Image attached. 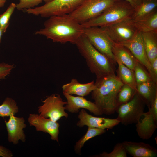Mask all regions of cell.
I'll use <instances>...</instances> for the list:
<instances>
[{"instance_id": "9a60e30c", "label": "cell", "mask_w": 157, "mask_h": 157, "mask_svg": "<svg viewBox=\"0 0 157 157\" xmlns=\"http://www.w3.org/2000/svg\"><path fill=\"white\" fill-rule=\"evenodd\" d=\"M136 131L140 138L144 140L150 139L157 128V117L149 109L143 112L136 123Z\"/></svg>"}, {"instance_id": "8992f818", "label": "cell", "mask_w": 157, "mask_h": 157, "mask_svg": "<svg viewBox=\"0 0 157 157\" xmlns=\"http://www.w3.org/2000/svg\"><path fill=\"white\" fill-rule=\"evenodd\" d=\"M118 0H85L69 14L81 24L99 15Z\"/></svg>"}, {"instance_id": "f546056e", "label": "cell", "mask_w": 157, "mask_h": 157, "mask_svg": "<svg viewBox=\"0 0 157 157\" xmlns=\"http://www.w3.org/2000/svg\"><path fill=\"white\" fill-rule=\"evenodd\" d=\"M16 8V4L11 3L6 11L0 15V27L4 33L7 29L9 24L10 17Z\"/></svg>"}, {"instance_id": "ac0fdd59", "label": "cell", "mask_w": 157, "mask_h": 157, "mask_svg": "<svg viewBox=\"0 0 157 157\" xmlns=\"http://www.w3.org/2000/svg\"><path fill=\"white\" fill-rule=\"evenodd\" d=\"M62 88L63 92L84 97L91 92L95 89V85L94 81L81 83L76 78H73L69 83L63 85Z\"/></svg>"}, {"instance_id": "6da1fadb", "label": "cell", "mask_w": 157, "mask_h": 157, "mask_svg": "<svg viewBox=\"0 0 157 157\" xmlns=\"http://www.w3.org/2000/svg\"><path fill=\"white\" fill-rule=\"evenodd\" d=\"M44 26L35 34L43 35L54 42L76 44L83 34L81 24L69 14L50 17L44 22Z\"/></svg>"}, {"instance_id": "2e32d148", "label": "cell", "mask_w": 157, "mask_h": 157, "mask_svg": "<svg viewBox=\"0 0 157 157\" xmlns=\"http://www.w3.org/2000/svg\"><path fill=\"white\" fill-rule=\"evenodd\" d=\"M9 117L8 121H5L8 142L15 145L18 144L19 140L25 142L26 136L23 129L26 127V125L24 118L16 117L14 115Z\"/></svg>"}, {"instance_id": "9c48e42d", "label": "cell", "mask_w": 157, "mask_h": 157, "mask_svg": "<svg viewBox=\"0 0 157 157\" xmlns=\"http://www.w3.org/2000/svg\"><path fill=\"white\" fill-rule=\"evenodd\" d=\"M100 27L112 42L117 44L131 39L138 31L131 18Z\"/></svg>"}, {"instance_id": "cb8c5ba5", "label": "cell", "mask_w": 157, "mask_h": 157, "mask_svg": "<svg viewBox=\"0 0 157 157\" xmlns=\"http://www.w3.org/2000/svg\"><path fill=\"white\" fill-rule=\"evenodd\" d=\"M157 0H142L139 8L135 11L131 19L133 22L147 16L157 8Z\"/></svg>"}, {"instance_id": "603a6c76", "label": "cell", "mask_w": 157, "mask_h": 157, "mask_svg": "<svg viewBox=\"0 0 157 157\" xmlns=\"http://www.w3.org/2000/svg\"><path fill=\"white\" fill-rule=\"evenodd\" d=\"M118 65L117 76L124 84H126L137 92V84L134 72L117 59H115Z\"/></svg>"}, {"instance_id": "ba28073f", "label": "cell", "mask_w": 157, "mask_h": 157, "mask_svg": "<svg viewBox=\"0 0 157 157\" xmlns=\"http://www.w3.org/2000/svg\"><path fill=\"white\" fill-rule=\"evenodd\" d=\"M145 105L143 99L137 92L131 100L119 106L116 111L117 118L120 123L125 126L136 124L144 112Z\"/></svg>"}, {"instance_id": "1f68e13d", "label": "cell", "mask_w": 157, "mask_h": 157, "mask_svg": "<svg viewBox=\"0 0 157 157\" xmlns=\"http://www.w3.org/2000/svg\"><path fill=\"white\" fill-rule=\"evenodd\" d=\"M13 65L0 63V80L5 78L10 74L13 68Z\"/></svg>"}, {"instance_id": "277c9868", "label": "cell", "mask_w": 157, "mask_h": 157, "mask_svg": "<svg viewBox=\"0 0 157 157\" xmlns=\"http://www.w3.org/2000/svg\"><path fill=\"white\" fill-rule=\"evenodd\" d=\"M135 11L125 0H118L97 16L81 24L83 28L103 27L128 18H131Z\"/></svg>"}, {"instance_id": "484cf974", "label": "cell", "mask_w": 157, "mask_h": 157, "mask_svg": "<svg viewBox=\"0 0 157 157\" xmlns=\"http://www.w3.org/2000/svg\"><path fill=\"white\" fill-rule=\"evenodd\" d=\"M19 111L16 102L11 98L7 97L0 105V117H10Z\"/></svg>"}, {"instance_id": "ffe728a7", "label": "cell", "mask_w": 157, "mask_h": 157, "mask_svg": "<svg viewBox=\"0 0 157 157\" xmlns=\"http://www.w3.org/2000/svg\"><path fill=\"white\" fill-rule=\"evenodd\" d=\"M156 84L151 80L137 85V92L143 99L148 108L157 96Z\"/></svg>"}, {"instance_id": "e575fe53", "label": "cell", "mask_w": 157, "mask_h": 157, "mask_svg": "<svg viewBox=\"0 0 157 157\" xmlns=\"http://www.w3.org/2000/svg\"><path fill=\"white\" fill-rule=\"evenodd\" d=\"M128 2L134 8L135 11L137 10L140 6L142 0H125Z\"/></svg>"}, {"instance_id": "8fae6325", "label": "cell", "mask_w": 157, "mask_h": 157, "mask_svg": "<svg viewBox=\"0 0 157 157\" xmlns=\"http://www.w3.org/2000/svg\"><path fill=\"white\" fill-rule=\"evenodd\" d=\"M127 48L138 62L147 69L151 78V66L147 55L141 32L138 30L131 39L118 43Z\"/></svg>"}, {"instance_id": "52a82bcc", "label": "cell", "mask_w": 157, "mask_h": 157, "mask_svg": "<svg viewBox=\"0 0 157 157\" xmlns=\"http://www.w3.org/2000/svg\"><path fill=\"white\" fill-rule=\"evenodd\" d=\"M83 35L98 51L106 57L115 65L116 62L112 52L113 42L101 27L84 28Z\"/></svg>"}, {"instance_id": "f1b7e54d", "label": "cell", "mask_w": 157, "mask_h": 157, "mask_svg": "<svg viewBox=\"0 0 157 157\" xmlns=\"http://www.w3.org/2000/svg\"><path fill=\"white\" fill-rule=\"evenodd\" d=\"M144 67L138 61L134 70L137 85L152 80L150 75L144 69Z\"/></svg>"}, {"instance_id": "7c38bea8", "label": "cell", "mask_w": 157, "mask_h": 157, "mask_svg": "<svg viewBox=\"0 0 157 157\" xmlns=\"http://www.w3.org/2000/svg\"><path fill=\"white\" fill-rule=\"evenodd\" d=\"M78 117L79 120L76 124L81 128L86 126L88 127L110 129L120 123L117 118L113 119L94 117L88 113L84 109L79 112Z\"/></svg>"}, {"instance_id": "4fadbf2b", "label": "cell", "mask_w": 157, "mask_h": 157, "mask_svg": "<svg viewBox=\"0 0 157 157\" xmlns=\"http://www.w3.org/2000/svg\"><path fill=\"white\" fill-rule=\"evenodd\" d=\"M28 122L30 126L35 127L36 131L48 133L52 140L58 142L60 126L58 123L37 114H29Z\"/></svg>"}, {"instance_id": "d6a6232c", "label": "cell", "mask_w": 157, "mask_h": 157, "mask_svg": "<svg viewBox=\"0 0 157 157\" xmlns=\"http://www.w3.org/2000/svg\"><path fill=\"white\" fill-rule=\"evenodd\" d=\"M152 80L157 84V58L155 59L151 63Z\"/></svg>"}, {"instance_id": "d6986e66", "label": "cell", "mask_w": 157, "mask_h": 157, "mask_svg": "<svg viewBox=\"0 0 157 157\" xmlns=\"http://www.w3.org/2000/svg\"><path fill=\"white\" fill-rule=\"evenodd\" d=\"M112 50L115 59L118 60L134 71L138 61L127 48L119 44L113 42Z\"/></svg>"}, {"instance_id": "d590c367", "label": "cell", "mask_w": 157, "mask_h": 157, "mask_svg": "<svg viewBox=\"0 0 157 157\" xmlns=\"http://www.w3.org/2000/svg\"><path fill=\"white\" fill-rule=\"evenodd\" d=\"M6 1V0H0V7H3Z\"/></svg>"}, {"instance_id": "5bb4252c", "label": "cell", "mask_w": 157, "mask_h": 157, "mask_svg": "<svg viewBox=\"0 0 157 157\" xmlns=\"http://www.w3.org/2000/svg\"><path fill=\"white\" fill-rule=\"evenodd\" d=\"M63 93L67 100V103L65 105V110L69 112L78 113L80 109L82 108L88 110L96 116L103 114L94 102L87 100L83 97L75 96L65 92Z\"/></svg>"}, {"instance_id": "30bf717a", "label": "cell", "mask_w": 157, "mask_h": 157, "mask_svg": "<svg viewBox=\"0 0 157 157\" xmlns=\"http://www.w3.org/2000/svg\"><path fill=\"white\" fill-rule=\"evenodd\" d=\"M43 104L38 107V112L40 116L57 122L62 117L67 118L68 114L65 111L64 101L60 95L54 94L48 96L43 101Z\"/></svg>"}, {"instance_id": "5b68a950", "label": "cell", "mask_w": 157, "mask_h": 157, "mask_svg": "<svg viewBox=\"0 0 157 157\" xmlns=\"http://www.w3.org/2000/svg\"><path fill=\"white\" fill-rule=\"evenodd\" d=\"M85 0H53L44 5L25 10L28 13L43 17L69 14Z\"/></svg>"}, {"instance_id": "4dcf8cb0", "label": "cell", "mask_w": 157, "mask_h": 157, "mask_svg": "<svg viewBox=\"0 0 157 157\" xmlns=\"http://www.w3.org/2000/svg\"><path fill=\"white\" fill-rule=\"evenodd\" d=\"M19 3L16 4V8L18 10H24L33 8L42 2V0H19Z\"/></svg>"}, {"instance_id": "83f0119b", "label": "cell", "mask_w": 157, "mask_h": 157, "mask_svg": "<svg viewBox=\"0 0 157 157\" xmlns=\"http://www.w3.org/2000/svg\"><path fill=\"white\" fill-rule=\"evenodd\" d=\"M93 156L96 157H126L127 153L122 143H118L114 147L112 151L109 153L104 151Z\"/></svg>"}, {"instance_id": "7a4b0ae2", "label": "cell", "mask_w": 157, "mask_h": 157, "mask_svg": "<svg viewBox=\"0 0 157 157\" xmlns=\"http://www.w3.org/2000/svg\"><path fill=\"white\" fill-rule=\"evenodd\" d=\"M92 98L103 114L110 115L116 111L119 106L118 95L124 84L115 74L97 77Z\"/></svg>"}, {"instance_id": "836d02e7", "label": "cell", "mask_w": 157, "mask_h": 157, "mask_svg": "<svg viewBox=\"0 0 157 157\" xmlns=\"http://www.w3.org/2000/svg\"><path fill=\"white\" fill-rule=\"evenodd\" d=\"M13 156V154L10 149L0 145V157H12Z\"/></svg>"}, {"instance_id": "4316f807", "label": "cell", "mask_w": 157, "mask_h": 157, "mask_svg": "<svg viewBox=\"0 0 157 157\" xmlns=\"http://www.w3.org/2000/svg\"><path fill=\"white\" fill-rule=\"evenodd\" d=\"M137 92L130 86L124 84L121 88L118 95L119 105L125 103L131 100Z\"/></svg>"}, {"instance_id": "e0dca14e", "label": "cell", "mask_w": 157, "mask_h": 157, "mask_svg": "<svg viewBox=\"0 0 157 157\" xmlns=\"http://www.w3.org/2000/svg\"><path fill=\"white\" fill-rule=\"evenodd\" d=\"M127 154L133 157H156L157 150L143 142L124 141L122 142Z\"/></svg>"}, {"instance_id": "74e56055", "label": "cell", "mask_w": 157, "mask_h": 157, "mask_svg": "<svg viewBox=\"0 0 157 157\" xmlns=\"http://www.w3.org/2000/svg\"><path fill=\"white\" fill-rule=\"evenodd\" d=\"M42 1H44L45 3L50 2L53 0H42Z\"/></svg>"}, {"instance_id": "d4e9b609", "label": "cell", "mask_w": 157, "mask_h": 157, "mask_svg": "<svg viewBox=\"0 0 157 157\" xmlns=\"http://www.w3.org/2000/svg\"><path fill=\"white\" fill-rule=\"evenodd\" d=\"M106 132L105 129L88 127L86 133L75 143L74 147L75 153L81 155V149L87 141L96 136L102 135Z\"/></svg>"}, {"instance_id": "3957f363", "label": "cell", "mask_w": 157, "mask_h": 157, "mask_svg": "<svg viewBox=\"0 0 157 157\" xmlns=\"http://www.w3.org/2000/svg\"><path fill=\"white\" fill-rule=\"evenodd\" d=\"M75 44L90 72L96 78L115 74V65L97 50L83 34Z\"/></svg>"}, {"instance_id": "8d00e7d4", "label": "cell", "mask_w": 157, "mask_h": 157, "mask_svg": "<svg viewBox=\"0 0 157 157\" xmlns=\"http://www.w3.org/2000/svg\"><path fill=\"white\" fill-rule=\"evenodd\" d=\"M4 33L2 29L0 27V44L1 42V39L3 33Z\"/></svg>"}, {"instance_id": "44dd1931", "label": "cell", "mask_w": 157, "mask_h": 157, "mask_svg": "<svg viewBox=\"0 0 157 157\" xmlns=\"http://www.w3.org/2000/svg\"><path fill=\"white\" fill-rule=\"evenodd\" d=\"M147 58L151 63L157 58V33L141 32Z\"/></svg>"}, {"instance_id": "7402d4cb", "label": "cell", "mask_w": 157, "mask_h": 157, "mask_svg": "<svg viewBox=\"0 0 157 157\" xmlns=\"http://www.w3.org/2000/svg\"><path fill=\"white\" fill-rule=\"evenodd\" d=\"M134 22L137 30L142 33H157V8L147 16Z\"/></svg>"}]
</instances>
